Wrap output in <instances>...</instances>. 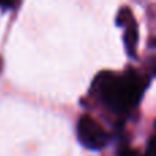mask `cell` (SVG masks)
Here are the masks:
<instances>
[{"label": "cell", "instance_id": "7", "mask_svg": "<svg viewBox=\"0 0 156 156\" xmlns=\"http://www.w3.org/2000/svg\"><path fill=\"white\" fill-rule=\"evenodd\" d=\"M149 44H151V47H156V37L155 38H151V41H149Z\"/></svg>", "mask_w": 156, "mask_h": 156}, {"label": "cell", "instance_id": "6", "mask_svg": "<svg viewBox=\"0 0 156 156\" xmlns=\"http://www.w3.org/2000/svg\"><path fill=\"white\" fill-rule=\"evenodd\" d=\"M118 156H138V154H137V151H134L132 148H123L119 151Z\"/></svg>", "mask_w": 156, "mask_h": 156}, {"label": "cell", "instance_id": "2", "mask_svg": "<svg viewBox=\"0 0 156 156\" xmlns=\"http://www.w3.org/2000/svg\"><path fill=\"white\" fill-rule=\"evenodd\" d=\"M77 136L80 143L89 149H101L107 145L108 136L100 123L92 116L82 115L77 123Z\"/></svg>", "mask_w": 156, "mask_h": 156}, {"label": "cell", "instance_id": "3", "mask_svg": "<svg viewBox=\"0 0 156 156\" xmlns=\"http://www.w3.org/2000/svg\"><path fill=\"white\" fill-rule=\"evenodd\" d=\"M123 41H125V45H126V49H127V52H129V55L134 58L136 49H137V43H138V27H137L136 21H132L126 26Z\"/></svg>", "mask_w": 156, "mask_h": 156}, {"label": "cell", "instance_id": "5", "mask_svg": "<svg viewBox=\"0 0 156 156\" xmlns=\"http://www.w3.org/2000/svg\"><path fill=\"white\" fill-rule=\"evenodd\" d=\"M145 156H156V137H154L149 141V145H148V148H147Z\"/></svg>", "mask_w": 156, "mask_h": 156}, {"label": "cell", "instance_id": "4", "mask_svg": "<svg viewBox=\"0 0 156 156\" xmlns=\"http://www.w3.org/2000/svg\"><path fill=\"white\" fill-rule=\"evenodd\" d=\"M132 21H134V18H133V15H132L130 8L129 7H122L121 10H119L118 15H116V25H118V26L126 27Z\"/></svg>", "mask_w": 156, "mask_h": 156}, {"label": "cell", "instance_id": "1", "mask_svg": "<svg viewBox=\"0 0 156 156\" xmlns=\"http://www.w3.org/2000/svg\"><path fill=\"white\" fill-rule=\"evenodd\" d=\"M97 82L103 101L112 111H125L137 104L144 92V83L134 71H127L123 77L101 74Z\"/></svg>", "mask_w": 156, "mask_h": 156}]
</instances>
